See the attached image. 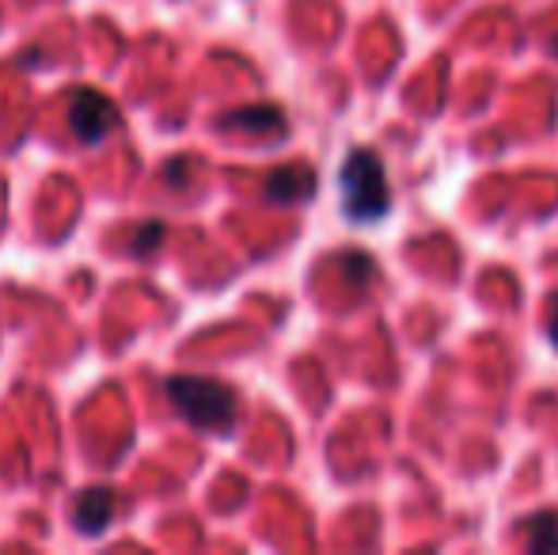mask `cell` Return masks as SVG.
I'll list each match as a JSON object with an SVG mask.
<instances>
[{"mask_svg":"<svg viewBox=\"0 0 558 555\" xmlns=\"http://www.w3.org/2000/svg\"><path fill=\"white\" fill-rule=\"evenodd\" d=\"M338 194H342V214L353 225H373L391 214V186L384 160L373 148H350L338 171Z\"/></svg>","mask_w":558,"mask_h":555,"instance_id":"1","label":"cell"},{"mask_svg":"<svg viewBox=\"0 0 558 555\" xmlns=\"http://www.w3.org/2000/svg\"><path fill=\"white\" fill-rule=\"evenodd\" d=\"M168 396L175 411L198 430H228L235 422V396L221 381L206 377H171Z\"/></svg>","mask_w":558,"mask_h":555,"instance_id":"2","label":"cell"},{"mask_svg":"<svg viewBox=\"0 0 558 555\" xmlns=\"http://www.w3.org/2000/svg\"><path fill=\"white\" fill-rule=\"evenodd\" d=\"M69 126H73L76 141L96 145V141H104L118 126V111L107 96L81 88V92H73V99H69Z\"/></svg>","mask_w":558,"mask_h":555,"instance_id":"3","label":"cell"},{"mask_svg":"<svg viewBox=\"0 0 558 555\" xmlns=\"http://www.w3.org/2000/svg\"><path fill=\"white\" fill-rule=\"evenodd\" d=\"M114 510H118V503H114L111 491H104V487L84 491V495L76 498V506H73V526L81 529L84 536H96V533H104V529L111 526Z\"/></svg>","mask_w":558,"mask_h":555,"instance_id":"4","label":"cell"},{"mask_svg":"<svg viewBox=\"0 0 558 555\" xmlns=\"http://www.w3.org/2000/svg\"><path fill=\"white\" fill-rule=\"evenodd\" d=\"M312 186H316V176H312L308 168H301V164H293V168H281L266 179V198L270 202H301L312 194Z\"/></svg>","mask_w":558,"mask_h":555,"instance_id":"5","label":"cell"},{"mask_svg":"<svg viewBox=\"0 0 558 555\" xmlns=\"http://www.w3.org/2000/svg\"><path fill=\"white\" fill-rule=\"evenodd\" d=\"M529 548L532 552H558V510H544L529 521Z\"/></svg>","mask_w":558,"mask_h":555,"instance_id":"6","label":"cell"},{"mask_svg":"<svg viewBox=\"0 0 558 555\" xmlns=\"http://www.w3.org/2000/svg\"><path fill=\"white\" fill-rule=\"evenodd\" d=\"M258 122H274V126H281V114H278V111H270V107H255V111L228 114L225 126H258Z\"/></svg>","mask_w":558,"mask_h":555,"instance_id":"7","label":"cell"},{"mask_svg":"<svg viewBox=\"0 0 558 555\" xmlns=\"http://www.w3.org/2000/svg\"><path fill=\"white\" fill-rule=\"evenodd\" d=\"M547 335H551L555 350H558V297L551 301V316H547Z\"/></svg>","mask_w":558,"mask_h":555,"instance_id":"8","label":"cell"}]
</instances>
